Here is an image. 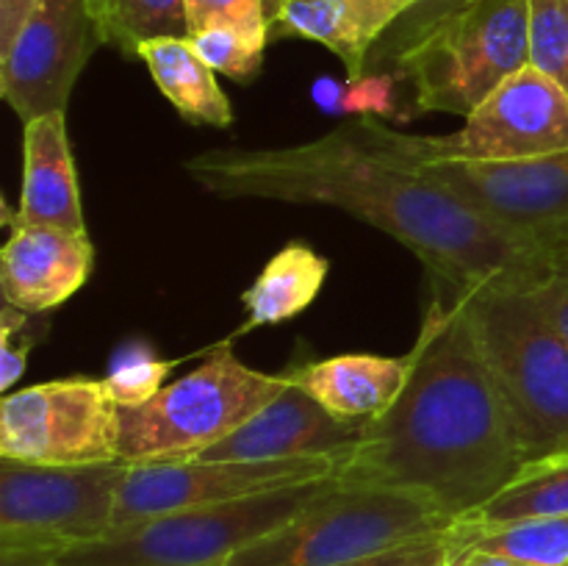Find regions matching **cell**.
I'll use <instances>...</instances> for the list:
<instances>
[{"label": "cell", "instance_id": "1", "mask_svg": "<svg viewBox=\"0 0 568 566\" xmlns=\"http://www.w3.org/2000/svg\"><path fill=\"white\" fill-rule=\"evenodd\" d=\"M225 200L331 205L388 233L455 292L521 289L552 277L547 250L494 225L397 148L392 128L361 117L286 148H214L183 161Z\"/></svg>", "mask_w": 568, "mask_h": 566}, {"label": "cell", "instance_id": "2", "mask_svg": "<svg viewBox=\"0 0 568 566\" xmlns=\"http://www.w3.org/2000/svg\"><path fill=\"white\" fill-rule=\"evenodd\" d=\"M427 281L408 381L386 414L366 422L336 481L425 492L464 519L519 475L525 455L460 294Z\"/></svg>", "mask_w": 568, "mask_h": 566}, {"label": "cell", "instance_id": "3", "mask_svg": "<svg viewBox=\"0 0 568 566\" xmlns=\"http://www.w3.org/2000/svg\"><path fill=\"white\" fill-rule=\"evenodd\" d=\"M525 464L568 455V338L532 292H458Z\"/></svg>", "mask_w": 568, "mask_h": 566}, {"label": "cell", "instance_id": "4", "mask_svg": "<svg viewBox=\"0 0 568 566\" xmlns=\"http://www.w3.org/2000/svg\"><path fill=\"white\" fill-rule=\"evenodd\" d=\"M530 64L527 0H447L394 48L397 75L419 114L469 117L499 83Z\"/></svg>", "mask_w": 568, "mask_h": 566}, {"label": "cell", "instance_id": "5", "mask_svg": "<svg viewBox=\"0 0 568 566\" xmlns=\"http://www.w3.org/2000/svg\"><path fill=\"white\" fill-rule=\"evenodd\" d=\"M455 522L425 492L333 481L294 519L239 549L225 566H342Z\"/></svg>", "mask_w": 568, "mask_h": 566}, {"label": "cell", "instance_id": "6", "mask_svg": "<svg viewBox=\"0 0 568 566\" xmlns=\"http://www.w3.org/2000/svg\"><path fill=\"white\" fill-rule=\"evenodd\" d=\"M336 477L253 494L236 503L175 511L114 527L103 538L53 555L55 566H225L239 549L258 542L300 514Z\"/></svg>", "mask_w": 568, "mask_h": 566}, {"label": "cell", "instance_id": "7", "mask_svg": "<svg viewBox=\"0 0 568 566\" xmlns=\"http://www.w3.org/2000/svg\"><path fill=\"white\" fill-rule=\"evenodd\" d=\"M286 383L288 370L277 375L253 370L225 344L150 403L120 408V461L194 458L253 420Z\"/></svg>", "mask_w": 568, "mask_h": 566}, {"label": "cell", "instance_id": "8", "mask_svg": "<svg viewBox=\"0 0 568 566\" xmlns=\"http://www.w3.org/2000/svg\"><path fill=\"white\" fill-rule=\"evenodd\" d=\"M122 461L39 466L0 458V549L61 553L114 530Z\"/></svg>", "mask_w": 568, "mask_h": 566}, {"label": "cell", "instance_id": "9", "mask_svg": "<svg viewBox=\"0 0 568 566\" xmlns=\"http://www.w3.org/2000/svg\"><path fill=\"white\" fill-rule=\"evenodd\" d=\"M0 458L39 466L120 461V408L103 377H61L3 394Z\"/></svg>", "mask_w": 568, "mask_h": 566}, {"label": "cell", "instance_id": "10", "mask_svg": "<svg viewBox=\"0 0 568 566\" xmlns=\"http://www.w3.org/2000/svg\"><path fill=\"white\" fill-rule=\"evenodd\" d=\"M394 142L419 161H519L568 150V92L527 64L499 83L464 128L436 137L392 128Z\"/></svg>", "mask_w": 568, "mask_h": 566}, {"label": "cell", "instance_id": "11", "mask_svg": "<svg viewBox=\"0 0 568 566\" xmlns=\"http://www.w3.org/2000/svg\"><path fill=\"white\" fill-rule=\"evenodd\" d=\"M344 455L286 461H153L128 464L114 505V527L203 505L236 503L253 494L336 477Z\"/></svg>", "mask_w": 568, "mask_h": 566}, {"label": "cell", "instance_id": "12", "mask_svg": "<svg viewBox=\"0 0 568 566\" xmlns=\"http://www.w3.org/2000/svg\"><path fill=\"white\" fill-rule=\"evenodd\" d=\"M100 44L87 0H39L0 55V94L20 122L67 111L83 67Z\"/></svg>", "mask_w": 568, "mask_h": 566}, {"label": "cell", "instance_id": "13", "mask_svg": "<svg viewBox=\"0 0 568 566\" xmlns=\"http://www.w3.org/2000/svg\"><path fill=\"white\" fill-rule=\"evenodd\" d=\"M419 164L471 211L544 250L568 222V150L519 161L436 159Z\"/></svg>", "mask_w": 568, "mask_h": 566}, {"label": "cell", "instance_id": "14", "mask_svg": "<svg viewBox=\"0 0 568 566\" xmlns=\"http://www.w3.org/2000/svg\"><path fill=\"white\" fill-rule=\"evenodd\" d=\"M9 239L0 253V292L26 314H48L81 292L94 270L89 233L20 220L6 205Z\"/></svg>", "mask_w": 568, "mask_h": 566}, {"label": "cell", "instance_id": "15", "mask_svg": "<svg viewBox=\"0 0 568 566\" xmlns=\"http://www.w3.org/2000/svg\"><path fill=\"white\" fill-rule=\"evenodd\" d=\"M364 422H344L322 408L288 370V383L275 400L222 442L197 453L200 461H286L347 455Z\"/></svg>", "mask_w": 568, "mask_h": 566}, {"label": "cell", "instance_id": "16", "mask_svg": "<svg viewBox=\"0 0 568 566\" xmlns=\"http://www.w3.org/2000/svg\"><path fill=\"white\" fill-rule=\"evenodd\" d=\"M427 0H281L272 39H308L325 44L347 70V81L366 75L372 48L394 22Z\"/></svg>", "mask_w": 568, "mask_h": 566}, {"label": "cell", "instance_id": "17", "mask_svg": "<svg viewBox=\"0 0 568 566\" xmlns=\"http://www.w3.org/2000/svg\"><path fill=\"white\" fill-rule=\"evenodd\" d=\"M14 214L33 225L89 233L67 133V111H50L22 122V186Z\"/></svg>", "mask_w": 568, "mask_h": 566}, {"label": "cell", "instance_id": "18", "mask_svg": "<svg viewBox=\"0 0 568 566\" xmlns=\"http://www.w3.org/2000/svg\"><path fill=\"white\" fill-rule=\"evenodd\" d=\"M408 372V355L347 353L294 366L292 375L333 416L366 425L392 408Z\"/></svg>", "mask_w": 568, "mask_h": 566}, {"label": "cell", "instance_id": "19", "mask_svg": "<svg viewBox=\"0 0 568 566\" xmlns=\"http://www.w3.org/2000/svg\"><path fill=\"white\" fill-rule=\"evenodd\" d=\"M136 59L144 61L159 92L170 100L183 120L192 125L231 128V98L189 39H150L139 44Z\"/></svg>", "mask_w": 568, "mask_h": 566}, {"label": "cell", "instance_id": "20", "mask_svg": "<svg viewBox=\"0 0 568 566\" xmlns=\"http://www.w3.org/2000/svg\"><path fill=\"white\" fill-rule=\"evenodd\" d=\"M327 272H331V261L308 244L292 242L277 250L258 272L253 286L242 294L247 320L239 327V333L281 325L303 314L320 297Z\"/></svg>", "mask_w": 568, "mask_h": 566}, {"label": "cell", "instance_id": "21", "mask_svg": "<svg viewBox=\"0 0 568 566\" xmlns=\"http://www.w3.org/2000/svg\"><path fill=\"white\" fill-rule=\"evenodd\" d=\"M547 516H568V455L525 464L503 492L458 522L491 527Z\"/></svg>", "mask_w": 568, "mask_h": 566}, {"label": "cell", "instance_id": "22", "mask_svg": "<svg viewBox=\"0 0 568 566\" xmlns=\"http://www.w3.org/2000/svg\"><path fill=\"white\" fill-rule=\"evenodd\" d=\"M455 536H458L460 555L491 553L530 566H568V516H547V519H525L491 527L455 522Z\"/></svg>", "mask_w": 568, "mask_h": 566}, {"label": "cell", "instance_id": "23", "mask_svg": "<svg viewBox=\"0 0 568 566\" xmlns=\"http://www.w3.org/2000/svg\"><path fill=\"white\" fill-rule=\"evenodd\" d=\"M100 44L136 55L150 39H189L186 0H87Z\"/></svg>", "mask_w": 568, "mask_h": 566}, {"label": "cell", "instance_id": "24", "mask_svg": "<svg viewBox=\"0 0 568 566\" xmlns=\"http://www.w3.org/2000/svg\"><path fill=\"white\" fill-rule=\"evenodd\" d=\"M205 64L236 83H250L264 67L266 44L272 42V28L266 22L214 20L200 31L189 33Z\"/></svg>", "mask_w": 568, "mask_h": 566}, {"label": "cell", "instance_id": "25", "mask_svg": "<svg viewBox=\"0 0 568 566\" xmlns=\"http://www.w3.org/2000/svg\"><path fill=\"white\" fill-rule=\"evenodd\" d=\"M178 366V361H161L150 353V347H133L116 355L103 377V386L116 408L144 405L164 388L166 375Z\"/></svg>", "mask_w": 568, "mask_h": 566}, {"label": "cell", "instance_id": "26", "mask_svg": "<svg viewBox=\"0 0 568 566\" xmlns=\"http://www.w3.org/2000/svg\"><path fill=\"white\" fill-rule=\"evenodd\" d=\"M530 3V64L568 92V0Z\"/></svg>", "mask_w": 568, "mask_h": 566}, {"label": "cell", "instance_id": "27", "mask_svg": "<svg viewBox=\"0 0 568 566\" xmlns=\"http://www.w3.org/2000/svg\"><path fill=\"white\" fill-rule=\"evenodd\" d=\"M460 547L455 536V525L447 530L430 533V536L410 538V542L394 544L381 553L364 555L342 566H455Z\"/></svg>", "mask_w": 568, "mask_h": 566}, {"label": "cell", "instance_id": "28", "mask_svg": "<svg viewBox=\"0 0 568 566\" xmlns=\"http://www.w3.org/2000/svg\"><path fill=\"white\" fill-rule=\"evenodd\" d=\"M28 316L33 314H26L9 303L0 314V394L14 392V383L26 372L28 353L39 338L28 325Z\"/></svg>", "mask_w": 568, "mask_h": 566}, {"label": "cell", "instance_id": "29", "mask_svg": "<svg viewBox=\"0 0 568 566\" xmlns=\"http://www.w3.org/2000/svg\"><path fill=\"white\" fill-rule=\"evenodd\" d=\"M281 0H186L189 33L200 31L214 20H239V22H266L277 14Z\"/></svg>", "mask_w": 568, "mask_h": 566}, {"label": "cell", "instance_id": "30", "mask_svg": "<svg viewBox=\"0 0 568 566\" xmlns=\"http://www.w3.org/2000/svg\"><path fill=\"white\" fill-rule=\"evenodd\" d=\"M392 75L381 78H358V81L349 83V89L344 92L342 109L344 111H392V89H394Z\"/></svg>", "mask_w": 568, "mask_h": 566}, {"label": "cell", "instance_id": "31", "mask_svg": "<svg viewBox=\"0 0 568 566\" xmlns=\"http://www.w3.org/2000/svg\"><path fill=\"white\" fill-rule=\"evenodd\" d=\"M37 3L39 0H0V55L11 48Z\"/></svg>", "mask_w": 568, "mask_h": 566}, {"label": "cell", "instance_id": "32", "mask_svg": "<svg viewBox=\"0 0 568 566\" xmlns=\"http://www.w3.org/2000/svg\"><path fill=\"white\" fill-rule=\"evenodd\" d=\"M538 297V303L547 309V314L552 316L555 325L566 333L568 338V281L566 277H549L544 286H538L532 292Z\"/></svg>", "mask_w": 568, "mask_h": 566}, {"label": "cell", "instance_id": "33", "mask_svg": "<svg viewBox=\"0 0 568 566\" xmlns=\"http://www.w3.org/2000/svg\"><path fill=\"white\" fill-rule=\"evenodd\" d=\"M547 255L549 264H552V277H566L568 281V222L547 239Z\"/></svg>", "mask_w": 568, "mask_h": 566}, {"label": "cell", "instance_id": "34", "mask_svg": "<svg viewBox=\"0 0 568 566\" xmlns=\"http://www.w3.org/2000/svg\"><path fill=\"white\" fill-rule=\"evenodd\" d=\"M0 566H55L50 553H14L0 549Z\"/></svg>", "mask_w": 568, "mask_h": 566}, {"label": "cell", "instance_id": "35", "mask_svg": "<svg viewBox=\"0 0 568 566\" xmlns=\"http://www.w3.org/2000/svg\"><path fill=\"white\" fill-rule=\"evenodd\" d=\"M455 566H530L521 564V560L505 558V555H491V553H464Z\"/></svg>", "mask_w": 568, "mask_h": 566}, {"label": "cell", "instance_id": "36", "mask_svg": "<svg viewBox=\"0 0 568 566\" xmlns=\"http://www.w3.org/2000/svg\"><path fill=\"white\" fill-rule=\"evenodd\" d=\"M314 98L325 111H336L342 105L344 94H338L336 81H320V87L314 89Z\"/></svg>", "mask_w": 568, "mask_h": 566}]
</instances>
